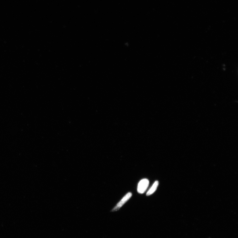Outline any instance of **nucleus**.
Returning a JSON list of instances; mask_svg holds the SVG:
<instances>
[{"instance_id": "1", "label": "nucleus", "mask_w": 238, "mask_h": 238, "mask_svg": "<svg viewBox=\"0 0 238 238\" xmlns=\"http://www.w3.org/2000/svg\"><path fill=\"white\" fill-rule=\"evenodd\" d=\"M149 184L148 179H144L141 180L138 184L137 191L139 194H143L146 192Z\"/></svg>"}, {"instance_id": "2", "label": "nucleus", "mask_w": 238, "mask_h": 238, "mask_svg": "<svg viewBox=\"0 0 238 238\" xmlns=\"http://www.w3.org/2000/svg\"><path fill=\"white\" fill-rule=\"evenodd\" d=\"M132 194L131 192H129L127 193L122 199L115 206L114 208H113L112 210V212H115L118 211L125 204V203L130 198L132 197Z\"/></svg>"}, {"instance_id": "3", "label": "nucleus", "mask_w": 238, "mask_h": 238, "mask_svg": "<svg viewBox=\"0 0 238 238\" xmlns=\"http://www.w3.org/2000/svg\"><path fill=\"white\" fill-rule=\"evenodd\" d=\"M159 185V182L158 181L155 182L152 186L150 189L149 191L147 193V196H149L152 194L156 191Z\"/></svg>"}]
</instances>
